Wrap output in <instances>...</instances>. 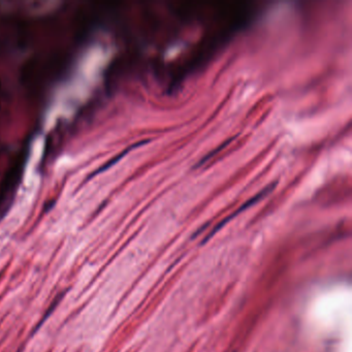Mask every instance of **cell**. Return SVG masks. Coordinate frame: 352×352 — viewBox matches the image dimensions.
I'll return each instance as SVG.
<instances>
[{
	"instance_id": "1",
	"label": "cell",
	"mask_w": 352,
	"mask_h": 352,
	"mask_svg": "<svg viewBox=\"0 0 352 352\" xmlns=\"http://www.w3.org/2000/svg\"><path fill=\"white\" fill-rule=\"evenodd\" d=\"M276 187V183H273V184H271V185H268L266 188H263L262 190H261V191L260 192H258L255 196H253V197H251L250 199H249V200H247L244 204H242V206L238 209V211H236V212H234L233 214H231V216H229V217H227L225 220H223V221L221 222V223H220V224H218L217 226H216V228L214 229V231L212 232V233H214V232H216L220 227H221V226H223L224 224H226L228 221H229V220L230 219H232L234 216H237L238 214H240V213H242L243 211H245V210H247L248 208H250V207H252L253 206V204H255L256 202H258L260 199H262L263 197H266L270 192H272L273 191V189ZM211 233V234H212Z\"/></svg>"
},
{
	"instance_id": "2",
	"label": "cell",
	"mask_w": 352,
	"mask_h": 352,
	"mask_svg": "<svg viewBox=\"0 0 352 352\" xmlns=\"http://www.w3.org/2000/svg\"><path fill=\"white\" fill-rule=\"evenodd\" d=\"M234 138H231V139H229V140H227L226 142H224L223 144H221V146H219V147H217V148H216V150H214V151H212L211 153H209L208 155H206V156H204L200 161H199V163L196 165V168H199V167H201L203 164H206L207 163V161L208 160H210L211 158H212V156H214V155H216L218 152H220V151H221L223 148H225V147L227 146V145H229L230 143H231V141L233 140Z\"/></svg>"
}]
</instances>
